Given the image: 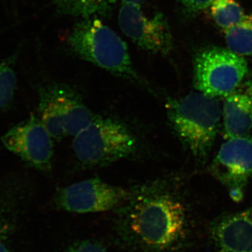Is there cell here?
<instances>
[{"instance_id":"14","label":"cell","mask_w":252,"mask_h":252,"mask_svg":"<svg viewBox=\"0 0 252 252\" xmlns=\"http://www.w3.org/2000/svg\"><path fill=\"white\" fill-rule=\"evenodd\" d=\"M225 32L228 50L242 57L252 55V14Z\"/></svg>"},{"instance_id":"8","label":"cell","mask_w":252,"mask_h":252,"mask_svg":"<svg viewBox=\"0 0 252 252\" xmlns=\"http://www.w3.org/2000/svg\"><path fill=\"white\" fill-rule=\"evenodd\" d=\"M53 139L40 119L31 114L29 119L11 127L1 140L8 150L28 165L47 172L54 157Z\"/></svg>"},{"instance_id":"15","label":"cell","mask_w":252,"mask_h":252,"mask_svg":"<svg viewBox=\"0 0 252 252\" xmlns=\"http://www.w3.org/2000/svg\"><path fill=\"white\" fill-rule=\"evenodd\" d=\"M116 0H55L54 5L60 14L89 18L114 4Z\"/></svg>"},{"instance_id":"4","label":"cell","mask_w":252,"mask_h":252,"mask_svg":"<svg viewBox=\"0 0 252 252\" xmlns=\"http://www.w3.org/2000/svg\"><path fill=\"white\" fill-rule=\"evenodd\" d=\"M72 146L81 163L103 166L130 156L135 152L137 141L120 123L95 117L74 136Z\"/></svg>"},{"instance_id":"9","label":"cell","mask_w":252,"mask_h":252,"mask_svg":"<svg viewBox=\"0 0 252 252\" xmlns=\"http://www.w3.org/2000/svg\"><path fill=\"white\" fill-rule=\"evenodd\" d=\"M211 170L212 175L228 189L233 200L240 201L252 177V137L228 139L212 162Z\"/></svg>"},{"instance_id":"11","label":"cell","mask_w":252,"mask_h":252,"mask_svg":"<svg viewBox=\"0 0 252 252\" xmlns=\"http://www.w3.org/2000/svg\"><path fill=\"white\" fill-rule=\"evenodd\" d=\"M223 126L225 138L244 137L252 130V82L225 97Z\"/></svg>"},{"instance_id":"7","label":"cell","mask_w":252,"mask_h":252,"mask_svg":"<svg viewBox=\"0 0 252 252\" xmlns=\"http://www.w3.org/2000/svg\"><path fill=\"white\" fill-rule=\"evenodd\" d=\"M140 6L122 3L118 17L121 30L141 49L153 54H170L173 38L166 17L161 12L147 16Z\"/></svg>"},{"instance_id":"17","label":"cell","mask_w":252,"mask_h":252,"mask_svg":"<svg viewBox=\"0 0 252 252\" xmlns=\"http://www.w3.org/2000/svg\"><path fill=\"white\" fill-rule=\"evenodd\" d=\"M16 87V74L11 61L0 62V110L11 103Z\"/></svg>"},{"instance_id":"21","label":"cell","mask_w":252,"mask_h":252,"mask_svg":"<svg viewBox=\"0 0 252 252\" xmlns=\"http://www.w3.org/2000/svg\"><path fill=\"white\" fill-rule=\"evenodd\" d=\"M0 252H9L4 243L1 241V238H0Z\"/></svg>"},{"instance_id":"12","label":"cell","mask_w":252,"mask_h":252,"mask_svg":"<svg viewBox=\"0 0 252 252\" xmlns=\"http://www.w3.org/2000/svg\"><path fill=\"white\" fill-rule=\"evenodd\" d=\"M39 119L56 140L65 137L64 120L59 94V84H49L39 89Z\"/></svg>"},{"instance_id":"13","label":"cell","mask_w":252,"mask_h":252,"mask_svg":"<svg viewBox=\"0 0 252 252\" xmlns=\"http://www.w3.org/2000/svg\"><path fill=\"white\" fill-rule=\"evenodd\" d=\"M59 94L66 136L74 137L95 117L71 89L59 85Z\"/></svg>"},{"instance_id":"10","label":"cell","mask_w":252,"mask_h":252,"mask_svg":"<svg viewBox=\"0 0 252 252\" xmlns=\"http://www.w3.org/2000/svg\"><path fill=\"white\" fill-rule=\"evenodd\" d=\"M210 233L218 252H252V207L219 217Z\"/></svg>"},{"instance_id":"2","label":"cell","mask_w":252,"mask_h":252,"mask_svg":"<svg viewBox=\"0 0 252 252\" xmlns=\"http://www.w3.org/2000/svg\"><path fill=\"white\" fill-rule=\"evenodd\" d=\"M67 41L80 59L119 77L140 81L125 41L99 20L84 18L72 28Z\"/></svg>"},{"instance_id":"19","label":"cell","mask_w":252,"mask_h":252,"mask_svg":"<svg viewBox=\"0 0 252 252\" xmlns=\"http://www.w3.org/2000/svg\"><path fill=\"white\" fill-rule=\"evenodd\" d=\"M215 0H181L185 9L190 13H197L211 6Z\"/></svg>"},{"instance_id":"20","label":"cell","mask_w":252,"mask_h":252,"mask_svg":"<svg viewBox=\"0 0 252 252\" xmlns=\"http://www.w3.org/2000/svg\"><path fill=\"white\" fill-rule=\"evenodd\" d=\"M147 0H122V2H130L141 5L144 4Z\"/></svg>"},{"instance_id":"3","label":"cell","mask_w":252,"mask_h":252,"mask_svg":"<svg viewBox=\"0 0 252 252\" xmlns=\"http://www.w3.org/2000/svg\"><path fill=\"white\" fill-rule=\"evenodd\" d=\"M169 120L176 133L199 159L210 152L220 127L221 110L215 97L193 92L169 102Z\"/></svg>"},{"instance_id":"5","label":"cell","mask_w":252,"mask_h":252,"mask_svg":"<svg viewBox=\"0 0 252 252\" xmlns=\"http://www.w3.org/2000/svg\"><path fill=\"white\" fill-rule=\"evenodd\" d=\"M248 73L246 60L222 48L200 51L194 61V86L211 97H226Z\"/></svg>"},{"instance_id":"18","label":"cell","mask_w":252,"mask_h":252,"mask_svg":"<svg viewBox=\"0 0 252 252\" xmlns=\"http://www.w3.org/2000/svg\"><path fill=\"white\" fill-rule=\"evenodd\" d=\"M64 252H107L105 249L97 242L84 240L69 246Z\"/></svg>"},{"instance_id":"16","label":"cell","mask_w":252,"mask_h":252,"mask_svg":"<svg viewBox=\"0 0 252 252\" xmlns=\"http://www.w3.org/2000/svg\"><path fill=\"white\" fill-rule=\"evenodd\" d=\"M210 11L215 23L224 31L238 24L245 16L243 8L235 0H215Z\"/></svg>"},{"instance_id":"6","label":"cell","mask_w":252,"mask_h":252,"mask_svg":"<svg viewBox=\"0 0 252 252\" xmlns=\"http://www.w3.org/2000/svg\"><path fill=\"white\" fill-rule=\"evenodd\" d=\"M131 195L132 193L127 189L109 185L98 178H93L60 189L55 201L65 211L97 213L120 207Z\"/></svg>"},{"instance_id":"1","label":"cell","mask_w":252,"mask_h":252,"mask_svg":"<svg viewBox=\"0 0 252 252\" xmlns=\"http://www.w3.org/2000/svg\"><path fill=\"white\" fill-rule=\"evenodd\" d=\"M119 217L117 229L137 252H171L185 235V207L170 194L149 192L131 195Z\"/></svg>"}]
</instances>
